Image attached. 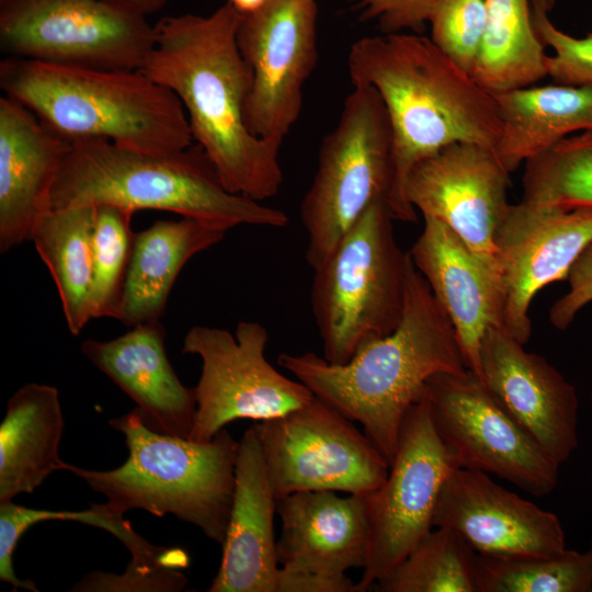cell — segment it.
<instances>
[{"label": "cell", "instance_id": "obj_16", "mask_svg": "<svg viewBox=\"0 0 592 592\" xmlns=\"http://www.w3.org/2000/svg\"><path fill=\"white\" fill-rule=\"evenodd\" d=\"M591 242L592 209L510 204L494 246L504 299L502 328L511 337L527 343L533 298L548 284L566 280Z\"/></svg>", "mask_w": 592, "mask_h": 592}, {"label": "cell", "instance_id": "obj_4", "mask_svg": "<svg viewBox=\"0 0 592 592\" xmlns=\"http://www.w3.org/2000/svg\"><path fill=\"white\" fill-rule=\"evenodd\" d=\"M4 95L31 110L67 140L101 138L167 155L193 145L178 96L140 70H103L4 57Z\"/></svg>", "mask_w": 592, "mask_h": 592}, {"label": "cell", "instance_id": "obj_40", "mask_svg": "<svg viewBox=\"0 0 592 592\" xmlns=\"http://www.w3.org/2000/svg\"><path fill=\"white\" fill-rule=\"evenodd\" d=\"M4 1H7V0H0V3L4 2Z\"/></svg>", "mask_w": 592, "mask_h": 592}, {"label": "cell", "instance_id": "obj_22", "mask_svg": "<svg viewBox=\"0 0 592 592\" xmlns=\"http://www.w3.org/2000/svg\"><path fill=\"white\" fill-rule=\"evenodd\" d=\"M161 321L141 323L109 341L88 339L82 354L136 403L151 430L189 439L196 413L195 388L185 387L171 366Z\"/></svg>", "mask_w": 592, "mask_h": 592}, {"label": "cell", "instance_id": "obj_17", "mask_svg": "<svg viewBox=\"0 0 592 592\" xmlns=\"http://www.w3.org/2000/svg\"><path fill=\"white\" fill-rule=\"evenodd\" d=\"M524 345L502 327H491L480 346L481 382L560 466L579 444L578 395L555 366Z\"/></svg>", "mask_w": 592, "mask_h": 592}, {"label": "cell", "instance_id": "obj_13", "mask_svg": "<svg viewBox=\"0 0 592 592\" xmlns=\"http://www.w3.org/2000/svg\"><path fill=\"white\" fill-rule=\"evenodd\" d=\"M422 396L462 468L496 475L536 497L555 490L560 466L471 371L433 375Z\"/></svg>", "mask_w": 592, "mask_h": 592}, {"label": "cell", "instance_id": "obj_29", "mask_svg": "<svg viewBox=\"0 0 592 592\" xmlns=\"http://www.w3.org/2000/svg\"><path fill=\"white\" fill-rule=\"evenodd\" d=\"M476 592H592V548L553 555H478Z\"/></svg>", "mask_w": 592, "mask_h": 592}, {"label": "cell", "instance_id": "obj_24", "mask_svg": "<svg viewBox=\"0 0 592 592\" xmlns=\"http://www.w3.org/2000/svg\"><path fill=\"white\" fill-rule=\"evenodd\" d=\"M228 227L182 217L158 220L135 235L116 320L127 327L159 321L183 266L220 242Z\"/></svg>", "mask_w": 592, "mask_h": 592}, {"label": "cell", "instance_id": "obj_14", "mask_svg": "<svg viewBox=\"0 0 592 592\" xmlns=\"http://www.w3.org/2000/svg\"><path fill=\"white\" fill-rule=\"evenodd\" d=\"M316 0H267L242 14L237 43L252 75L244 121L257 137L283 143L299 117L317 59Z\"/></svg>", "mask_w": 592, "mask_h": 592}, {"label": "cell", "instance_id": "obj_31", "mask_svg": "<svg viewBox=\"0 0 592 592\" xmlns=\"http://www.w3.org/2000/svg\"><path fill=\"white\" fill-rule=\"evenodd\" d=\"M522 201L562 210L592 209V129L525 162Z\"/></svg>", "mask_w": 592, "mask_h": 592}, {"label": "cell", "instance_id": "obj_20", "mask_svg": "<svg viewBox=\"0 0 592 592\" xmlns=\"http://www.w3.org/2000/svg\"><path fill=\"white\" fill-rule=\"evenodd\" d=\"M70 141L31 110L0 98V252L30 240L52 209V191Z\"/></svg>", "mask_w": 592, "mask_h": 592}, {"label": "cell", "instance_id": "obj_10", "mask_svg": "<svg viewBox=\"0 0 592 592\" xmlns=\"http://www.w3.org/2000/svg\"><path fill=\"white\" fill-rule=\"evenodd\" d=\"M458 467L421 396L403 417L385 482L364 494L369 546L360 592L373 588L431 533L443 485Z\"/></svg>", "mask_w": 592, "mask_h": 592}, {"label": "cell", "instance_id": "obj_8", "mask_svg": "<svg viewBox=\"0 0 592 592\" xmlns=\"http://www.w3.org/2000/svg\"><path fill=\"white\" fill-rule=\"evenodd\" d=\"M392 134L378 93L353 86L338 123L322 139L314 180L300 204L306 261L321 265L344 234L389 191Z\"/></svg>", "mask_w": 592, "mask_h": 592}, {"label": "cell", "instance_id": "obj_3", "mask_svg": "<svg viewBox=\"0 0 592 592\" xmlns=\"http://www.w3.org/2000/svg\"><path fill=\"white\" fill-rule=\"evenodd\" d=\"M277 362L315 397L358 422L389 465L403 417L428 379L468 369L448 316L411 260L403 315L391 333L364 344L342 365L312 352L282 353Z\"/></svg>", "mask_w": 592, "mask_h": 592}, {"label": "cell", "instance_id": "obj_37", "mask_svg": "<svg viewBox=\"0 0 592 592\" xmlns=\"http://www.w3.org/2000/svg\"><path fill=\"white\" fill-rule=\"evenodd\" d=\"M569 289L549 310V321L566 330L580 310L592 301V242L582 251L567 276Z\"/></svg>", "mask_w": 592, "mask_h": 592}, {"label": "cell", "instance_id": "obj_19", "mask_svg": "<svg viewBox=\"0 0 592 592\" xmlns=\"http://www.w3.org/2000/svg\"><path fill=\"white\" fill-rule=\"evenodd\" d=\"M423 219V230L409 255L448 316L467 368L481 380V341L491 327H502L500 275L446 225L431 217Z\"/></svg>", "mask_w": 592, "mask_h": 592}, {"label": "cell", "instance_id": "obj_38", "mask_svg": "<svg viewBox=\"0 0 592 592\" xmlns=\"http://www.w3.org/2000/svg\"><path fill=\"white\" fill-rule=\"evenodd\" d=\"M277 592H360V588L346 576L327 577L280 568Z\"/></svg>", "mask_w": 592, "mask_h": 592}, {"label": "cell", "instance_id": "obj_9", "mask_svg": "<svg viewBox=\"0 0 592 592\" xmlns=\"http://www.w3.org/2000/svg\"><path fill=\"white\" fill-rule=\"evenodd\" d=\"M156 39L146 16L103 0H7L0 48L11 57L103 70H140Z\"/></svg>", "mask_w": 592, "mask_h": 592}, {"label": "cell", "instance_id": "obj_39", "mask_svg": "<svg viewBox=\"0 0 592 592\" xmlns=\"http://www.w3.org/2000/svg\"><path fill=\"white\" fill-rule=\"evenodd\" d=\"M115 7L146 16L161 10L169 0H103Z\"/></svg>", "mask_w": 592, "mask_h": 592}, {"label": "cell", "instance_id": "obj_11", "mask_svg": "<svg viewBox=\"0 0 592 592\" xmlns=\"http://www.w3.org/2000/svg\"><path fill=\"white\" fill-rule=\"evenodd\" d=\"M255 426L276 499L299 491L367 494L387 478L389 464L364 431L317 397Z\"/></svg>", "mask_w": 592, "mask_h": 592}, {"label": "cell", "instance_id": "obj_15", "mask_svg": "<svg viewBox=\"0 0 592 592\" xmlns=\"http://www.w3.org/2000/svg\"><path fill=\"white\" fill-rule=\"evenodd\" d=\"M509 184L510 172L492 148L454 143L414 166L405 194L423 217L446 225L500 275L494 236L510 206Z\"/></svg>", "mask_w": 592, "mask_h": 592}, {"label": "cell", "instance_id": "obj_23", "mask_svg": "<svg viewBox=\"0 0 592 592\" xmlns=\"http://www.w3.org/2000/svg\"><path fill=\"white\" fill-rule=\"evenodd\" d=\"M276 497L255 424L238 443L236 487L221 562L208 592H277Z\"/></svg>", "mask_w": 592, "mask_h": 592}, {"label": "cell", "instance_id": "obj_28", "mask_svg": "<svg viewBox=\"0 0 592 592\" xmlns=\"http://www.w3.org/2000/svg\"><path fill=\"white\" fill-rule=\"evenodd\" d=\"M485 3V35L470 76L491 93L528 87L545 78L547 55L533 27L531 0Z\"/></svg>", "mask_w": 592, "mask_h": 592}, {"label": "cell", "instance_id": "obj_7", "mask_svg": "<svg viewBox=\"0 0 592 592\" xmlns=\"http://www.w3.org/2000/svg\"><path fill=\"white\" fill-rule=\"evenodd\" d=\"M392 220L385 197L377 198L312 270V316L332 364L348 363L402 318L411 259L396 241Z\"/></svg>", "mask_w": 592, "mask_h": 592}, {"label": "cell", "instance_id": "obj_34", "mask_svg": "<svg viewBox=\"0 0 592 592\" xmlns=\"http://www.w3.org/2000/svg\"><path fill=\"white\" fill-rule=\"evenodd\" d=\"M551 5L553 0H531L534 31L554 49L545 58L547 76L559 84L592 87V33L574 37L559 30L548 16Z\"/></svg>", "mask_w": 592, "mask_h": 592}, {"label": "cell", "instance_id": "obj_36", "mask_svg": "<svg viewBox=\"0 0 592 592\" xmlns=\"http://www.w3.org/2000/svg\"><path fill=\"white\" fill-rule=\"evenodd\" d=\"M361 19L375 20L384 34L421 33L439 0H352Z\"/></svg>", "mask_w": 592, "mask_h": 592}, {"label": "cell", "instance_id": "obj_1", "mask_svg": "<svg viewBox=\"0 0 592 592\" xmlns=\"http://www.w3.org/2000/svg\"><path fill=\"white\" fill-rule=\"evenodd\" d=\"M241 16L227 2L207 16L160 19L140 71L178 96L226 189L262 202L283 183L281 144L254 136L244 121L252 75L237 43Z\"/></svg>", "mask_w": 592, "mask_h": 592}, {"label": "cell", "instance_id": "obj_30", "mask_svg": "<svg viewBox=\"0 0 592 592\" xmlns=\"http://www.w3.org/2000/svg\"><path fill=\"white\" fill-rule=\"evenodd\" d=\"M476 557L455 532L436 527L373 588L378 592H476Z\"/></svg>", "mask_w": 592, "mask_h": 592}, {"label": "cell", "instance_id": "obj_35", "mask_svg": "<svg viewBox=\"0 0 592 592\" xmlns=\"http://www.w3.org/2000/svg\"><path fill=\"white\" fill-rule=\"evenodd\" d=\"M189 563L185 551L166 548L160 561L138 566L128 563L121 573L91 571L80 581L86 592H179L189 580L181 571Z\"/></svg>", "mask_w": 592, "mask_h": 592}, {"label": "cell", "instance_id": "obj_26", "mask_svg": "<svg viewBox=\"0 0 592 592\" xmlns=\"http://www.w3.org/2000/svg\"><path fill=\"white\" fill-rule=\"evenodd\" d=\"M62 431L57 388L30 383L11 396L0 425V502L32 493L60 470Z\"/></svg>", "mask_w": 592, "mask_h": 592}, {"label": "cell", "instance_id": "obj_21", "mask_svg": "<svg viewBox=\"0 0 592 592\" xmlns=\"http://www.w3.org/2000/svg\"><path fill=\"white\" fill-rule=\"evenodd\" d=\"M282 532L276 542L280 568L343 577L366 565L369 530L364 494L299 491L276 499Z\"/></svg>", "mask_w": 592, "mask_h": 592}, {"label": "cell", "instance_id": "obj_27", "mask_svg": "<svg viewBox=\"0 0 592 592\" xmlns=\"http://www.w3.org/2000/svg\"><path fill=\"white\" fill-rule=\"evenodd\" d=\"M94 220L95 206L52 208L30 237L53 277L67 327L75 335L92 319Z\"/></svg>", "mask_w": 592, "mask_h": 592}, {"label": "cell", "instance_id": "obj_32", "mask_svg": "<svg viewBox=\"0 0 592 592\" xmlns=\"http://www.w3.org/2000/svg\"><path fill=\"white\" fill-rule=\"evenodd\" d=\"M133 210L95 206L91 285L92 318L116 319L133 252Z\"/></svg>", "mask_w": 592, "mask_h": 592}, {"label": "cell", "instance_id": "obj_12", "mask_svg": "<svg viewBox=\"0 0 592 592\" xmlns=\"http://www.w3.org/2000/svg\"><path fill=\"white\" fill-rule=\"evenodd\" d=\"M269 333L255 321H240L235 337L206 326L191 328L182 353L202 358L195 388L196 413L189 439L212 440L238 419L264 421L284 415L314 399L299 380L277 372L265 358Z\"/></svg>", "mask_w": 592, "mask_h": 592}, {"label": "cell", "instance_id": "obj_5", "mask_svg": "<svg viewBox=\"0 0 592 592\" xmlns=\"http://www.w3.org/2000/svg\"><path fill=\"white\" fill-rule=\"evenodd\" d=\"M98 205L134 213L167 210L229 229L239 225L283 228L289 221L281 209L229 192L197 144L153 155L101 138L70 140L52 191V208Z\"/></svg>", "mask_w": 592, "mask_h": 592}, {"label": "cell", "instance_id": "obj_25", "mask_svg": "<svg viewBox=\"0 0 592 592\" xmlns=\"http://www.w3.org/2000/svg\"><path fill=\"white\" fill-rule=\"evenodd\" d=\"M493 95L502 126L493 150L510 173L570 135L592 129V87L528 86Z\"/></svg>", "mask_w": 592, "mask_h": 592}, {"label": "cell", "instance_id": "obj_2", "mask_svg": "<svg viewBox=\"0 0 592 592\" xmlns=\"http://www.w3.org/2000/svg\"><path fill=\"white\" fill-rule=\"evenodd\" d=\"M348 71L352 86L373 88L387 112L392 172L385 201L395 220H417L405 194L417 163L454 143L494 149L499 140L493 93L431 38L407 32L362 37L350 47Z\"/></svg>", "mask_w": 592, "mask_h": 592}, {"label": "cell", "instance_id": "obj_18", "mask_svg": "<svg viewBox=\"0 0 592 592\" xmlns=\"http://www.w3.org/2000/svg\"><path fill=\"white\" fill-rule=\"evenodd\" d=\"M434 526L455 532L478 555H553L566 549L559 517L494 482L458 467L441 490Z\"/></svg>", "mask_w": 592, "mask_h": 592}, {"label": "cell", "instance_id": "obj_41", "mask_svg": "<svg viewBox=\"0 0 592 592\" xmlns=\"http://www.w3.org/2000/svg\"><path fill=\"white\" fill-rule=\"evenodd\" d=\"M591 401H592V395H591Z\"/></svg>", "mask_w": 592, "mask_h": 592}, {"label": "cell", "instance_id": "obj_33", "mask_svg": "<svg viewBox=\"0 0 592 592\" xmlns=\"http://www.w3.org/2000/svg\"><path fill=\"white\" fill-rule=\"evenodd\" d=\"M429 23L431 41L471 73L485 35V0H439Z\"/></svg>", "mask_w": 592, "mask_h": 592}, {"label": "cell", "instance_id": "obj_6", "mask_svg": "<svg viewBox=\"0 0 592 592\" xmlns=\"http://www.w3.org/2000/svg\"><path fill=\"white\" fill-rule=\"evenodd\" d=\"M125 436L128 457L118 468L90 470L61 463L114 514L134 509L156 516L173 514L223 545L236 487L238 443L224 428L212 440L195 442L148 428L135 408L109 420Z\"/></svg>", "mask_w": 592, "mask_h": 592}]
</instances>
